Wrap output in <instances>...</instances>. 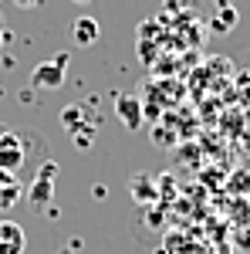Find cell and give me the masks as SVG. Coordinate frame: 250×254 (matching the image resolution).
I'll use <instances>...</instances> for the list:
<instances>
[{"instance_id":"3","label":"cell","mask_w":250,"mask_h":254,"mask_svg":"<svg viewBox=\"0 0 250 254\" xmlns=\"http://www.w3.org/2000/svg\"><path fill=\"white\" fill-rule=\"evenodd\" d=\"M68 38L75 48H92L98 38H101V27H98L95 17H88V14H81V17L71 20V27H68Z\"/></svg>"},{"instance_id":"11","label":"cell","mask_w":250,"mask_h":254,"mask_svg":"<svg viewBox=\"0 0 250 254\" xmlns=\"http://www.w3.org/2000/svg\"><path fill=\"white\" fill-rule=\"evenodd\" d=\"M14 3H17V7H24V10H38L44 0H14Z\"/></svg>"},{"instance_id":"12","label":"cell","mask_w":250,"mask_h":254,"mask_svg":"<svg viewBox=\"0 0 250 254\" xmlns=\"http://www.w3.org/2000/svg\"><path fill=\"white\" fill-rule=\"evenodd\" d=\"M75 3H92V0H75Z\"/></svg>"},{"instance_id":"7","label":"cell","mask_w":250,"mask_h":254,"mask_svg":"<svg viewBox=\"0 0 250 254\" xmlns=\"http://www.w3.org/2000/svg\"><path fill=\"white\" fill-rule=\"evenodd\" d=\"M233 27H237V10H233V7H223V10L216 14V20H213V31H216V34H227Z\"/></svg>"},{"instance_id":"1","label":"cell","mask_w":250,"mask_h":254,"mask_svg":"<svg viewBox=\"0 0 250 254\" xmlns=\"http://www.w3.org/2000/svg\"><path fill=\"white\" fill-rule=\"evenodd\" d=\"M64 75H68V51L54 55L51 61H41L38 68H34V75H31V85L44 88V92H54V88L64 85Z\"/></svg>"},{"instance_id":"5","label":"cell","mask_w":250,"mask_h":254,"mask_svg":"<svg viewBox=\"0 0 250 254\" xmlns=\"http://www.w3.org/2000/svg\"><path fill=\"white\" fill-rule=\"evenodd\" d=\"M24 166V149H20L17 132H0V170L17 173Z\"/></svg>"},{"instance_id":"10","label":"cell","mask_w":250,"mask_h":254,"mask_svg":"<svg viewBox=\"0 0 250 254\" xmlns=\"http://www.w3.org/2000/svg\"><path fill=\"white\" fill-rule=\"evenodd\" d=\"M230 190L233 193H250V173H233V180H230Z\"/></svg>"},{"instance_id":"9","label":"cell","mask_w":250,"mask_h":254,"mask_svg":"<svg viewBox=\"0 0 250 254\" xmlns=\"http://www.w3.org/2000/svg\"><path fill=\"white\" fill-rule=\"evenodd\" d=\"M233 244H237V251L250 254V224H244V227H237V234H233Z\"/></svg>"},{"instance_id":"13","label":"cell","mask_w":250,"mask_h":254,"mask_svg":"<svg viewBox=\"0 0 250 254\" xmlns=\"http://www.w3.org/2000/svg\"><path fill=\"white\" fill-rule=\"evenodd\" d=\"M220 254H230V251H227V248H223V251H220Z\"/></svg>"},{"instance_id":"6","label":"cell","mask_w":250,"mask_h":254,"mask_svg":"<svg viewBox=\"0 0 250 254\" xmlns=\"http://www.w3.org/2000/svg\"><path fill=\"white\" fill-rule=\"evenodd\" d=\"M115 116H118V122H122L129 132H135V129L146 122V116H142V98L139 95H118Z\"/></svg>"},{"instance_id":"14","label":"cell","mask_w":250,"mask_h":254,"mask_svg":"<svg viewBox=\"0 0 250 254\" xmlns=\"http://www.w3.org/2000/svg\"><path fill=\"white\" fill-rule=\"evenodd\" d=\"M0 132H3V126H0Z\"/></svg>"},{"instance_id":"8","label":"cell","mask_w":250,"mask_h":254,"mask_svg":"<svg viewBox=\"0 0 250 254\" xmlns=\"http://www.w3.org/2000/svg\"><path fill=\"white\" fill-rule=\"evenodd\" d=\"M166 248H169L173 254H200V248H196V244H190V241H186L183 234H169Z\"/></svg>"},{"instance_id":"4","label":"cell","mask_w":250,"mask_h":254,"mask_svg":"<svg viewBox=\"0 0 250 254\" xmlns=\"http://www.w3.org/2000/svg\"><path fill=\"white\" fill-rule=\"evenodd\" d=\"M27 248V234L17 220L0 217V254H24Z\"/></svg>"},{"instance_id":"2","label":"cell","mask_w":250,"mask_h":254,"mask_svg":"<svg viewBox=\"0 0 250 254\" xmlns=\"http://www.w3.org/2000/svg\"><path fill=\"white\" fill-rule=\"evenodd\" d=\"M54 173H58V163H51V159L38 170V180L31 183V193H27L34 210H44V203H51V196H54V183L51 180H54Z\"/></svg>"}]
</instances>
